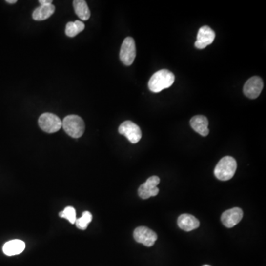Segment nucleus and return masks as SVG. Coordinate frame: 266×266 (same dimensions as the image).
Masks as SVG:
<instances>
[{
  "label": "nucleus",
  "instance_id": "6e6552de",
  "mask_svg": "<svg viewBox=\"0 0 266 266\" xmlns=\"http://www.w3.org/2000/svg\"><path fill=\"white\" fill-rule=\"evenodd\" d=\"M159 183L160 178L158 176H152L148 178L147 181L139 188V197L146 200L151 197L156 196L159 192V189L157 187Z\"/></svg>",
  "mask_w": 266,
  "mask_h": 266
},
{
  "label": "nucleus",
  "instance_id": "f257e3e1",
  "mask_svg": "<svg viewBox=\"0 0 266 266\" xmlns=\"http://www.w3.org/2000/svg\"><path fill=\"white\" fill-rule=\"evenodd\" d=\"M175 75L168 70H161L154 73L149 81V89L153 93H159L169 88L175 82Z\"/></svg>",
  "mask_w": 266,
  "mask_h": 266
},
{
  "label": "nucleus",
  "instance_id": "f8f14e48",
  "mask_svg": "<svg viewBox=\"0 0 266 266\" xmlns=\"http://www.w3.org/2000/svg\"><path fill=\"white\" fill-rule=\"evenodd\" d=\"M178 225L184 231H191L200 226V222L193 215L184 214L178 218Z\"/></svg>",
  "mask_w": 266,
  "mask_h": 266
},
{
  "label": "nucleus",
  "instance_id": "423d86ee",
  "mask_svg": "<svg viewBox=\"0 0 266 266\" xmlns=\"http://www.w3.org/2000/svg\"><path fill=\"white\" fill-rule=\"evenodd\" d=\"M119 132L124 136L132 143H137L142 137L140 127L130 121L123 122L119 127Z\"/></svg>",
  "mask_w": 266,
  "mask_h": 266
},
{
  "label": "nucleus",
  "instance_id": "20e7f679",
  "mask_svg": "<svg viewBox=\"0 0 266 266\" xmlns=\"http://www.w3.org/2000/svg\"><path fill=\"white\" fill-rule=\"evenodd\" d=\"M39 125L47 133H54L62 127V122L57 115L46 113L40 116Z\"/></svg>",
  "mask_w": 266,
  "mask_h": 266
},
{
  "label": "nucleus",
  "instance_id": "6ab92c4d",
  "mask_svg": "<svg viewBox=\"0 0 266 266\" xmlns=\"http://www.w3.org/2000/svg\"><path fill=\"white\" fill-rule=\"evenodd\" d=\"M60 218H65L70 224H74L76 221V210L73 207L67 206L60 213Z\"/></svg>",
  "mask_w": 266,
  "mask_h": 266
},
{
  "label": "nucleus",
  "instance_id": "39448f33",
  "mask_svg": "<svg viewBox=\"0 0 266 266\" xmlns=\"http://www.w3.org/2000/svg\"><path fill=\"white\" fill-rule=\"evenodd\" d=\"M136 57V43L132 37H126L122 43L120 50V60L123 64L131 65Z\"/></svg>",
  "mask_w": 266,
  "mask_h": 266
},
{
  "label": "nucleus",
  "instance_id": "f3484780",
  "mask_svg": "<svg viewBox=\"0 0 266 266\" xmlns=\"http://www.w3.org/2000/svg\"><path fill=\"white\" fill-rule=\"evenodd\" d=\"M85 25L82 21L76 20L75 21H70L67 23L65 28V34L69 37H74L84 31Z\"/></svg>",
  "mask_w": 266,
  "mask_h": 266
},
{
  "label": "nucleus",
  "instance_id": "1a4fd4ad",
  "mask_svg": "<svg viewBox=\"0 0 266 266\" xmlns=\"http://www.w3.org/2000/svg\"><path fill=\"white\" fill-rule=\"evenodd\" d=\"M263 89V79L259 76H254L246 82L244 87V93L249 99H255L260 96Z\"/></svg>",
  "mask_w": 266,
  "mask_h": 266
},
{
  "label": "nucleus",
  "instance_id": "f03ea898",
  "mask_svg": "<svg viewBox=\"0 0 266 266\" xmlns=\"http://www.w3.org/2000/svg\"><path fill=\"white\" fill-rule=\"evenodd\" d=\"M237 167V162L234 158L231 156L224 157L215 167V177L220 181H228L234 176Z\"/></svg>",
  "mask_w": 266,
  "mask_h": 266
},
{
  "label": "nucleus",
  "instance_id": "9b49d317",
  "mask_svg": "<svg viewBox=\"0 0 266 266\" xmlns=\"http://www.w3.org/2000/svg\"><path fill=\"white\" fill-rule=\"evenodd\" d=\"M215 39V33L208 26H203L198 31L195 47L200 50L205 48L211 44Z\"/></svg>",
  "mask_w": 266,
  "mask_h": 266
},
{
  "label": "nucleus",
  "instance_id": "aec40b11",
  "mask_svg": "<svg viewBox=\"0 0 266 266\" xmlns=\"http://www.w3.org/2000/svg\"><path fill=\"white\" fill-rule=\"evenodd\" d=\"M39 2H40V5H51L53 1H52V0H40Z\"/></svg>",
  "mask_w": 266,
  "mask_h": 266
},
{
  "label": "nucleus",
  "instance_id": "2eb2a0df",
  "mask_svg": "<svg viewBox=\"0 0 266 266\" xmlns=\"http://www.w3.org/2000/svg\"><path fill=\"white\" fill-rule=\"evenodd\" d=\"M55 12V6L51 5H40L33 12V19L36 21H44L50 18Z\"/></svg>",
  "mask_w": 266,
  "mask_h": 266
},
{
  "label": "nucleus",
  "instance_id": "4be33fe9",
  "mask_svg": "<svg viewBox=\"0 0 266 266\" xmlns=\"http://www.w3.org/2000/svg\"></svg>",
  "mask_w": 266,
  "mask_h": 266
},
{
  "label": "nucleus",
  "instance_id": "7ed1b4c3",
  "mask_svg": "<svg viewBox=\"0 0 266 266\" xmlns=\"http://www.w3.org/2000/svg\"><path fill=\"white\" fill-rule=\"evenodd\" d=\"M62 127L67 135L74 139L81 137L85 130L84 121L76 115L66 116L62 121Z\"/></svg>",
  "mask_w": 266,
  "mask_h": 266
},
{
  "label": "nucleus",
  "instance_id": "ddd939ff",
  "mask_svg": "<svg viewBox=\"0 0 266 266\" xmlns=\"http://www.w3.org/2000/svg\"><path fill=\"white\" fill-rule=\"evenodd\" d=\"M190 125L192 129L202 136H207L208 135V121L204 116H195L192 118Z\"/></svg>",
  "mask_w": 266,
  "mask_h": 266
},
{
  "label": "nucleus",
  "instance_id": "9d476101",
  "mask_svg": "<svg viewBox=\"0 0 266 266\" xmlns=\"http://www.w3.org/2000/svg\"><path fill=\"white\" fill-rule=\"evenodd\" d=\"M244 211L238 207L226 210L221 215V221L226 228H231L241 222Z\"/></svg>",
  "mask_w": 266,
  "mask_h": 266
},
{
  "label": "nucleus",
  "instance_id": "4468645a",
  "mask_svg": "<svg viewBox=\"0 0 266 266\" xmlns=\"http://www.w3.org/2000/svg\"><path fill=\"white\" fill-rule=\"evenodd\" d=\"M25 249V244L20 240L8 241L3 246L4 254L7 256H14L21 254Z\"/></svg>",
  "mask_w": 266,
  "mask_h": 266
},
{
  "label": "nucleus",
  "instance_id": "412c9836",
  "mask_svg": "<svg viewBox=\"0 0 266 266\" xmlns=\"http://www.w3.org/2000/svg\"><path fill=\"white\" fill-rule=\"evenodd\" d=\"M6 2L9 4H14L17 3V0H7Z\"/></svg>",
  "mask_w": 266,
  "mask_h": 266
},
{
  "label": "nucleus",
  "instance_id": "a211bd4d",
  "mask_svg": "<svg viewBox=\"0 0 266 266\" xmlns=\"http://www.w3.org/2000/svg\"><path fill=\"white\" fill-rule=\"evenodd\" d=\"M92 219H93V216H92L91 213L90 211H84L82 216L79 219H76L75 224L79 229L85 230L90 223L91 222Z\"/></svg>",
  "mask_w": 266,
  "mask_h": 266
},
{
  "label": "nucleus",
  "instance_id": "dca6fc26",
  "mask_svg": "<svg viewBox=\"0 0 266 266\" xmlns=\"http://www.w3.org/2000/svg\"><path fill=\"white\" fill-rule=\"evenodd\" d=\"M75 13L82 20L87 21L90 17V11L87 2L84 0H75L73 1Z\"/></svg>",
  "mask_w": 266,
  "mask_h": 266
},
{
  "label": "nucleus",
  "instance_id": "0eeeda50",
  "mask_svg": "<svg viewBox=\"0 0 266 266\" xmlns=\"http://www.w3.org/2000/svg\"><path fill=\"white\" fill-rule=\"evenodd\" d=\"M133 237L136 242L142 244L146 247L152 246L158 239V235L155 231L145 226L136 228L133 233Z\"/></svg>",
  "mask_w": 266,
  "mask_h": 266
}]
</instances>
